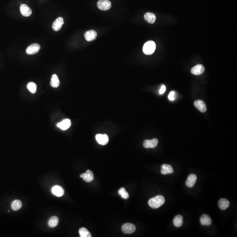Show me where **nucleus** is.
<instances>
[{"label":"nucleus","instance_id":"nucleus-5","mask_svg":"<svg viewBox=\"0 0 237 237\" xmlns=\"http://www.w3.org/2000/svg\"><path fill=\"white\" fill-rule=\"evenodd\" d=\"M122 230L125 234H130L135 231L136 227L133 224L127 223L123 225Z\"/></svg>","mask_w":237,"mask_h":237},{"label":"nucleus","instance_id":"nucleus-10","mask_svg":"<svg viewBox=\"0 0 237 237\" xmlns=\"http://www.w3.org/2000/svg\"><path fill=\"white\" fill-rule=\"evenodd\" d=\"M20 10L22 16L25 17H29L32 13L31 9L26 4H21Z\"/></svg>","mask_w":237,"mask_h":237},{"label":"nucleus","instance_id":"nucleus-17","mask_svg":"<svg viewBox=\"0 0 237 237\" xmlns=\"http://www.w3.org/2000/svg\"><path fill=\"white\" fill-rule=\"evenodd\" d=\"M161 172L163 175L172 174L174 172V169L171 165L164 164L162 165Z\"/></svg>","mask_w":237,"mask_h":237},{"label":"nucleus","instance_id":"nucleus-27","mask_svg":"<svg viewBox=\"0 0 237 237\" xmlns=\"http://www.w3.org/2000/svg\"><path fill=\"white\" fill-rule=\"evenodd\" d=\"M118 193L124 199H127L129 197L128 193L124 188H121L119 189L118 191Z\"/></svg>","mask_w":237,"mask_h":237},{"label":"nucleus","instance_id":"nucleus-22","mask_svg":"<svg viewBox=\"0 0 237 237\" xmlns=\"http://www.w3.org/2000/svg\"><path fill=\"white\" fill-rule=\"evenodd\" d=\"M173 223L176 227H180L183 224V217L180 215L176 216L173 220Z\"/></svg>","mask_w":237,"mask_h":237},{"label":"nucleus","instance_id":"nucleus-20","mask_svg":"<svg viewBox=\"0 0 237 237\" xmlns=\"http://www.w3.org/2000/svg\"><path fill=\"white\" fill-rule=\"evenodd\" d=\"M145 20L148 23L153 24L156 20V16L154 13H147L144 16Z\"/></svg>","mask_w":237,"mask_h":237},{"label":"nucleus","instance_id":"nucleus-15","mask_svg":"<svg viewBox=\"0 0 237 237\" xmlns=\"http://www.w3.org/2000/svg\"><path fill=\"white\" fill-rule=\"evenodd\" d=\"M205 71V68L201 64L197 65L191 69V72L194 75H200Z\"/></svg>","mask_w":237,"mask_h":237},{"label":"nucleus","instance_id":"nucleus-11","mask_svg":"<svg viewBox=\"0 0 237 237\" xmlns=\"http://www.w3.org/2000/svg\"><path fill=\"white\" fill-rule=\"evenodd\" d=\"M64 24L63 19L61 17L58 18L52 24V29L55 31H58L62 28Z\"/></svg>","mask_w":237,"mask_h":237},{"label":"nucleus","instance_id":"nucleus-19","mask_svg":"<svg viewBox=\"0 0 237 237\" xmlns=\"http://www.w3.org/2000/svg\"><path fill=\"white\" fill-rule=\"evenodd\" d=\"M218 205L221 210H224L230 206V202L225 198H221L218 201Z\"/></svg>","mask_w":237,"mask_h":237},{"label":"nucleus","instance_id":"nucleus-4","mask_svg":"<svg viewBox=\"0 0 237 237\" xmlns=\"http://www.w3.org/2000/svg\"><path fill=\"white\" fill-rule=\"evenodd\" d=\"M40 49V46L39 44H33L28 46L26 49V53L28 54H34L37 53Z\"/></svg>","mask_w":237,"mask_h":237},{"label":"nucleus","instance_id":"nucleus-26","mask_svg":"<svg viewBox=\"0 0 237 237\" xmlns=\"http://www.w3.org/2000/svg\"><path fill=\"white\" fill-rule=\"evenodd\" d=\"M27 87L29 91L32 94H35L37 90V86L35 83L33 82H29L27 84Z\"/></svg>","mask_w":237,"mask_h":237},{"label":"nucleus","instance_id":"nucleus-8","mask_svg":"<svg viewBox=\"0 0 237 237\" xmlns=\"http://www.w3.org/2000/svg\"><path fill=\"white\" fill-rule=\"evenodd\" d=\"M158 140L157 138H154L152 140H145L143 143V146L145 148H155L157 146Z\"/></svg>","mask_w":237,"mask_h":237},{"label":"nucleus","instance_id":"nucleus-23","mask_svg":"<svg viewBox=\"0 0 237 237\" xmlns=\"http://www.w3.org/2000/svg\"><path fill=\"white\" fill-rule=\"evenodd\" d=\"M59 218H58V217H56V216L51 217L49 220V226L51 228L55 227L59 224Z\"/></svg>","mask_w":237,"mask_h":237},{"label":"nucleus","instance_id":"nucleus-29","mask_svg":"<svg viewBox=\"0 0 237 237\" xmlns=\"http://www.w3.org/2000/svg\"><path fill=\"white\" fill-rule=\"evenodd\" d=\"M165 90H166V87H165V86L164 85L162 86L161 87L160 89L159 92V94H161V95L164 94L165 92Z\"/></svg>","mask_w":237,"mask_h":237},{"label":"nucleus","instance_id":"nucleus-2","mask_svg":"<svg viewBox=\"0 0 237 237\" xmlns=\"http://www.w3.org/2000/svg\"><path fill=\"white\" fill-rule=\"evenodd\" d=\"M156 48V45L154 41H148L145 44L143 48V51L145 54L151 55L155 52Z\"/></svg>","mask_w":237,"mask_h":237},{"label":"nucleus","instance_id":"nucleus-24","mask_svg":"<svg viewBox=\"0 0 237 237\" xmlns=\"http://www.w3.org/2000/svg\"><path fill=\"white\" fill-rule=\"evenodd\" d=\"M22 206L21 201L19 200H15L12 203V208L14 211H17L20 209Z\"/></svg>","mask_w":237,"mask_h":237},{"label":"nucleus","instance_id":"nucleus-13","mask_svg":"<svg viewBox=\"0 0 237 237\" xmlns=\"http://www.w3.org/2000/svg\"><path fill=\"white\" fill-rule=\"evenodd\" d=\"M97 36V33L94 30L87 31L84 34L85 39L88 41H92L95 40Z\"/></svg>","mask_w":237,"mask_h":237},{"label":"nucleus","instance_id":"nucleus-18","mask_svg":"<svg viewBox=\"0 0 237 237\" xmlns=\"http://www.w3.org/2000/svg\"><path fill=\"white\" fill-rule=\"evenodd\" d=\"M200 223L202 225L209 226L211 224L212 220L207 214H203L200 219Z\"/></svg>","mask_w":237,"mask_h":237},{"label":"nucleus","instance_id":"nucleus-14","mask_svg":"<svg viewBox=\"0 0 237 237\" xmlns=\"http://www.w3.org/2000/svg\"><path fill=\"white\" fill-rule=\"evenodd\" d=\"M197 176L195 174H191L188 177L186 184L189 188H192L194 186L197 180Z\"/></svg>","mask_w":237,"mask_h":237},{"label":"nucleus","instance_id":"nucleus-3","mask_svg":"<svg viewBox=\"0 0 237 237\" xmlns=\"http://www.w3.org/2000/svg\"><path fill=\"white\" fill-rule=\"evenodd\" d=\"M99 9L102 11H107L110 9L112 4L109 0H100L97 3Z\"/></svg>","mask_w":237,"mask_h":237},{"label":"nucleus","instance_id":"nucleus-25","mask_svg":"<svg viewBox=\"0 0 237 237\" xmlns=\"http://www.w3.org/2000/svg\"><path fill=\"white\" fill-rule=\"evenodd\" d=\"M79 234L81 237H92L90 232L85 227H82L79 230Z\"/></svg>","mask_w":237,"mask_h":237},{"label":"nucleus","instance_id":"nucleus-9","mask_svg":"<svg viewBox=\"0 0 237 237\" xmlns=\"http://www.w3.org/2000/svg\"><path fill=\"white\" fill-rule=\"evenodd\" d=\"M80 177L86 182H91L94 180V177L93 172L91 170H87L85 173L82 174L80 175Z\"/></svg>","mask_w":237,"mask_h":237},{"label":"nucleus","instance_id":"nucleus-16","mask_svg":"<svg viewBox=\"0 0 237 237\" xmlns=\"http://www.w3.org/2000/svg\"><path fill=\"white\" fill-rule=\"evenodd\" d=\"M194 105L195 107L202 113H205L206 111L207 108L205 102L203 101L198 100L195 101Z\"/></svg>","mask_w":237,"mask_h":237},{"label":"nucleus","instance_id":"nucleus-6","mask_svg":"<svg viewBox=\"0 0 237 237\" xmlns=\"http://www.w3.org/2000/svg\"><path fill=\"white\" fill-rule=\"evenodd\" d=\"M96 140L99 144L105 145L109 141V137L106 134H98L95 136Z\"/></svg>","mask_w":237,"mask_h":237},{"label":"nucleus","instance_id":"nucleus-7","mask_svg":"<svg viewBox=\"0 0 237 237\" xmlns=\"http://www.w3.org/2000/svg\"><path fill=\"white\" fill-rule=\"evenodd\" d=\"M57 127L63 130H67L70 127L71 125V121L69 118L64 119L57 124Z\"/></svg>","mask_w":237,"mask_h":237},{"label":"nucleus","instance_id":"nucleus-28","mask_svg":"<svg viewBox=\"0 0 237 237\" xmlns=\"http://www.w3.org/2000/svg\"><path fill=\"white\" fill-rule=\"evenodd\" d=\"M175 94V92H174V91H172V92H170L169 95H168V98H169V99L170 100V101H173L175 100V99H176Z\"/></svg>","mask_w":237,"mask_h":237},{"label":"nucleus","instance_id":"nucleus-1","mask_svg":"<svg viewBox=\"0 0 237 237\" xmlns=\"http://www.w3.org/2000/svg\"><path fill=\"white\" fill-rule=\"evenodd\" d=\"M165 202V199L162 195H157L149 199L148 205L153 209L159 208Z\"/></svg>","mask_w":237,"mask_h":237},{"label":"nucleus","instance_id":"nucleus-21","mask_svg":"<svg viewBox=\"0 0 237 237\" xmlns=\"http://www.w3.org/2000/svg\"><path fill=\"white\" fill-rule=\"evenodd\" d=\"M60 84V81L58 76L56 74H53L51 77V80L50 85L54 88H57L59 87Z\"/></svg>","mask_w":237,"mask_h":237},{"label":"nucleus","instance_id":"nucleus-12","mask_svg":"<svg viewBox=\"0 0 237 237\" xmlns=\"http://www.w3.org/2000/svg\"><path fill=\"white\" fill-rule=\"evenodd\" d=\"M53 194L57 197H62L64 194V190L61 186L56 185L54 186L51 189Z\"/></svg>","mask_w":237,"mask_h":237}]
</instances>
